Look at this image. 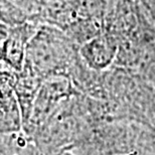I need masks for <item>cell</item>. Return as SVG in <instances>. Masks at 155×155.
<instances>
[{
	"label": "cell",
	"mask_w": 155,
	"mask_h": 155,
	"mask_svg": "<svg viewBox=\"0 0 155 155\" xmlns=\"http://www.w3.org/2000/svg\"><path fill=\"white\" fill-rule=\"evenodd\" d=\"M69 48L61 35L51 30L38 32L27 49L25 69L40 79L58 75L69 61Z\"/></svg>",
	"instance_id": "obj_1"
},
{
	"label": "cell",
	"mask_w": 155,
	"mask_h": 155,
	"mask_svg": "<svg viewBox=\"0 0 155 155\" xmlns=\"http://www.w3.org/2000/svg\"><path fill=\"white\" fill-rule=\"evenodd\" d=\"M72 86L64 76L54 75L42 80L33 101L32 109L22 131L30 135L69 100L72 96Z\"/></svg>",
	"instance_id": "obj_2"
},
{
	"label": "cell",
	"mask_w": 155,
	"mask_h": 155,
	"mask_svg": "<svg viewBox=\"0 0 155 155\" xmlns=\"http://www.w3.org/2000/svg\"><path fill=\"white\" fill-rule=\"evenodd\" d=\"M117 51L116 39L109 35L101 33L84 42L80 52L90 69L102 71L113 63Z\"/></svg>",
	"instance_id": "obj_3"
},
{
	"label": "cell",
	"mask_w": 155,
	"mask_h": 155,
	"mask_svg": "<svg viewBox=\"0 0 155 155\" xmlns=\"http://www.w3.org/2000/svg\"><path fill=\"white\" fill-rule=\"evenodd\" d=\"M22 131V117L13 90L0 88V134Z\"/></svg>",
	"instance_id": "obj_4"
},
{
	"label": "cell",
	"mask_w": 155,
	"mask_h": 155,
	"mask_svg": "<svg viewBox=\"0 0 155 155\" xmlns=\"http://www.w3.org/2000/svg\"><path fill=\"white\" fill-rule=\"evenodd\" d=\"M142 2L155 18V0H142Z\"/></svg>",
	"instance_id": "obj_5"
},
{
	"label": "cell",
	"mask_w": 155,
	"mask_h": 155,
	"mask_svg": "<svg viewBox=\"0 0 155 155\" xmlns=\"http://www.w3.org/2000/svg\"><path fill=\"white\" fill-rule=\"evenodd\" d=\"M54 155H75V154H74V153L72 152V151H70V150L66 149V150L61 151V152L55 153V154H54Z\"/></svg>",
	"instance_id": "obj_6"
}]
</instances>
